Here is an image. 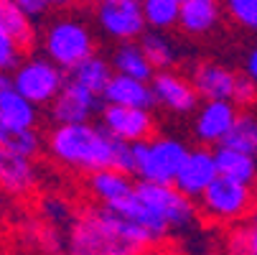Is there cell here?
I'll use <instances>...</instances> for the list:
<instances>
[{
    "instance_id": "obj_37",
    "label": "cell",
    "mask_w": 257,
    "mask_h": 255,
    "mask_svg": "<svg viewBox=\"0 0 257 255\" xmlns=\"http://www.w3.org/2000/svg\"><path fill=\"white\" fill-rule=\"evenodd\" d=\"M0 33H3V28H0Z\"/></svg>"
},
{
    "instance_id": "obj_33",
    "label": "cell",
    "mask_w": 257,
    "mask_h": 255,
    "mask_svg": "<svg viewBox=\"0 0 257 255\" xmlns=\"http://www.w3.org/2000/svg\"><path fill=\"white\" fill-rule=\"evenodd\" d=\"M242 74L257 87V46L249 49V54L244 56V71H242Z\"/></svg>"
},
{
    "instance_id": "obj_24",
    "label": "cell",
    "mask_w": 257,
    "mask_h": 255,
    "mask_svg": "<svg viewBox=\"0 0 257 255\" xmlns=\"http://www.w3.org/2000/svg\"><path fill=\"white\" fill-rule=\"evenodd\" d=\"M112 74H115L112 61L99 56V54H92V56H87L82 64H77L74 69L69 71V79L87 87V90H92V92H97V95H102L107 82L112 79Z\"/></svg>"
},
{
    "instance_id": "obj_8",
    "label": "cell",
    "mask_w": 257,
    "mask_h": 255,
    "mask_svg": "<svg viewBox=\"0 0 257 255\" xmlns=\"http://www.w3.org/2000/svg\"><path fill=\"white\" fill-rule=\"evenodd\" d=\"M94 16L99 31L117 44L138 41L148 31L143 0H99Z\"/></svg>"
},
{
    "instance_id": "obj_29",
    "label": "cell",
    "mask_w": 257,
    "mask_h": 255,
    "mask_svg": "<svg viewBox=\"0 0 257 255\" xmlns=\"http://www.w3.org/2000/svg\"><path fill=\"white\" fill-rule=\"evenodd\" d=\"M222 6L237 26L257 31V0H222Z\"/></svg>"
},
{
    "instance_id": "obj_22",
    "label": "cell",
    "mask_w": 257,
    "mask_h": 255,
    "mask_svg": "<svg viewBox=\"0 0 257 255\" xmlns=\"http://www.w3.org/2000/svg\"><path fill=\"white\" fill-rule=\"evenodd\" d=\"M138 44L143 46L145 56L151 59V64L156 66V71H166V69H173L176 61H178V46L176 41L166 31H158V28H148Z\"/></svg>"
},
{
    "instance_id": "obj_12",
    "label": "cell",
    "mask_w": 257,
    "mask_h": 255,
    "mask_svg": "<svg viewBox=\"0 0 257 255\" xmlns=\"http://www.w3.org/2000/svg\"><path fill=\"white\" fill-rule=\"evenodd\" d=\"M151 84H153L156 105L166 107V110H171L176 115H194L196 113L201 97H199L191 77H181L178 71L166 69V71H156Z\"/></svg>"
},
{
    "instance_id": "obj_13",
    "label": "cell",
    "mask_w": 257,
    "mask_h": 255,
    "mask_svg": "<svg viewBox=\"0 0 257 255\" xmlns=\"http://www.w3.org/2000/svg\"><path fill=\"white\" fill-rule=\"evenodd\" d=\"M219 179V166H216V156L209 145H199L191 148L186 161H183L178 176H176V187L191 197L194 202L201 199V194Z\"/></svg>"
},
{
    "instance_id": "obj_7",
    "label": "cell",
    "mask_w": 257,
    "mask_h": 255,
    "mask_svg": "<svg viewBox=\"0 0 257 255\" xmlns=\"http://www.w3.org/2000/svg\"><path fill=\"white\" fill-rule=\"evenodd\" d=\"M11 74H13V87L39 107H49L69 79V71L54 64L44 54L23 59Z\"/></svg>"
},
{
    "instance_id": "obj_31",
    "label": "cell",
    "mask_w": 257,
    "mask_h": 255,
    "mask_svg": "<svg viewBox=\"0 0 257 255\" xmlns=\"http://www.w3.org/2000/svg\"><path fill=\"white\" fill-rule=\"evenodd\" d=\"M254 100H257V87H254V84H252L244 74H239V79H237V90H234L232 102H234L237 107H249Z\"/></svg>"
},
{
    "instance_id": "obj_34",
    "label": "cell",
    "mask_w": 257,
    "mask_h": 255,
    "mask_svg": "<svg viewBox=\"0 0 257 255\" xmlns=\"http://www.w3.org/2000/svg\"><path fill=\"white\" fill-rule=\"evenodd\" d=\"M13 87V74L11 71H0V95H3L6 90Z\"/></svg>"
},
{
    "instance_id": "obj_20",
    "label": "cell",
    "mask_w": 257,
    "mask_h": 255,
    "mask_svg": "<svg viewBox=\"0 0 257 255\" xmlns=\"http://www.w3.org/2000/svg\"><path fill=\"white\" fill-rule=\"evenodd\" d=\"M0 120L16 130H31L39 125V105H33L16 87H11L0 95Z\"/></svg>"
},
{
    "instance_id": "obj_3",
    "label": "cell",
    "mask_w": 257,
    "mask_h": 255,
    "mask_svg": "<svg viewBox=\"0 0 257 255\" xmlns=\"http://www.w3.org/2000/svg\"><path fill=\"white\" fill-rule=\"evenodd\" d=\"M143 232H148L153 242L166 240L176 230H186L196 222V204L176 184H151L138 181L135 194L115 209Z\"/></svg>"
},
{
    "instance_id": "obj_4",
    "label": "cell",
    "mask_w": 257,
    "mask_h": 255,
    "mask_svg": "<svg viewBox=\"0 0 257 255\" xmlns=\"http://www.w3.org/2000/svg\"><path fill=\"white\" fill-rule=\"evenodd\" d=\"M189 145L173 135H153L133 145V176L151 184H176Z\"/></svg>"
},
{
    "instance_id": "obj_19",
    "label": "cell",
    "mask_w": 257,
    "mask_h": 255,
    "mask_svg": "<svg viewBox=\"0 0 257 255\" xmlns=\"http://www.w3.org/2000/svg\"><path fill=\"white\" fill-rule=\"evenodd\" d=\"M214 156H216L219 176L232 179V181H242V184H254L257 153H247V151L232 148V145H216Z\"/></svg>"
},
{
    "instance_id": "obj_14",
    "label": "cell",
    "mask_w": 257,
    "mask_h": 255,
    "mask_svg": "<svg viewBox=\"0 0 257 255\" xmlns=\"http://www.w3.org/2000/svg\"><path fill=\"white\" fill-rule=\"evenodd\" d=\"M138 181H133L130 171L120 168H102L89 174V194L97 199V204L120 209L133 194H135Z\"/></svg>"
},
{
    "instance_id": "obj_28",
    "label": "cell",
    "mask_w": 257,
    "mask_h": 255,
    "mask_svg": "<svg viewBox=\"0 0 257 255\" xmlns=\"http://www.w3.org/2000/svg\"><path fill=\"white\" fill-rule=\"evenodd\" d=\"M222 145H232V148H239L247 153H257V118L249 113H239L232 133L227 135V140Z\"/></svg>"
},
{
    "instance_id": "obj_25",
    "label": "cell",
    "mask_w": 257,
    "mask_h": 255,
    "mask_svg": "<svg viewBox=\"0 0 257 255\" xmlns=\"http://www.w3.org/2000/svg\"><path fill=\"white\" fill-rule=\"evenodd\" d=\"M0 145L21 153V156H28V158H36L44 148V138L39 135V130L31 128V130H16L11 125H6L0 120Z\"/></svg>"
},
{
    "instance_id": "obj_10",
    "label": "cell",
    "mask_w": 257,
    "mask_h": 255,
    "mask_svg": "<svg viewBox=\"0 0 257 255\" xmlns=\"http://www.w3.org/2000/svg\"><path fill=\"white\" fill-rule=\"evenodd\" d=\"M99 123L107 128L109 135L117 140L135 145L148 140L156 133V118L145 107H125V105H104L99 113Z\"/></svg>"
},
{
    "instance_id": "obj_1",
    "label": "cell",
    "mask_w": 257,
    "mask_h": 255,
    "mask_svg": "<svg viewBox=\"0 0 257 255\" xmlns=\"http://www.w3.org/2000/svg\"><path fill=\"white\" fill-rule=\"evenodd\" d=\"M46 151L64 168L84 174H94L102 168H120L133 174V145L109 135L102 123L54 125L46 135Z\"/></svg>"
},
{
    "instance_id": "obj_35",
    "label": "cell",
    "mask_w": 257,
    "mask_h": 255,
    "mask_svg": "<svg viewBox=\"0 0 257 255\" xmlns=\"http://www.w3.org/2000/svg\"><path fill=\"white\" fill-rule=\"evenodd\" d=\"M69 3H71V0H54L56 8H64V6H69Z\"/></svg>"
},
{
    "instance_id": "obj_9",
    "label": "cell",
    "mask_w": 257,
    "mask_h": 255,
    "mask_svg": "<svg viewBox=\"0 0 257 255\" xmlns=\"http://www.w3.org/2000/svg\"><path fill=\"white\" fill-rule=\"evenodd\" d=\"M104 107L102 95L66 79L64 90L56 95V100L49 105V115L54 125H71V123H92Z\"/></svg>"
},
{
    "instance_id": "obj_32",
    "label": "cell",
    "mask_w": 257,
    "mask_h": 255,
    "mask_svg": "<svg viewBox=\"0 0 257 255\" xmlns=\"http://www.w3.org/2000/svg\"><path fill=\"white\" fill-rule=\"evenodd\" d=\"M16 3H18L33 21H36V18H44L51 8H56L54 0H16Z\"/></svg>"
},
{
    "instance_id": "obj_21",
    "label": "cell",
    "mask_w": 257,
    "mask_h": 255,
    "mask_svg": "<svg viewBox=\"0 0 257 255\" xmlns=\"http://www.w3.org/2000/svg\"><path fill=\"white\" fill-rule=\"evenodd\" d=\"M109 61H112V69L117 74H127V77L145 79V82H153V77H156V66L151 64L148 56H145V51L138 41L117 44V49L109 56Z\"/></svg>"
},
{
    "instance_id": "obj_11",
    "label": "cell",
    "mask_w": 257,
    "mask_h": 255,
    "mask_svg": "<svg viewBox=\"0 0 257 255\" xmlns=\"http://www.w3.org/2000/svg\"><path fill=\"white\" fill-rule=\"evenodd\" d=\"M239 118L232 100H204L194 113V138L199 145H222Z\"/></svg>"
},
{
    "instance_id": "obj_30",
    "label": "cell",
    "mask_w": 257,
    "mask_h": 255,
    "mask_svg": "<svg viewBox=\"0 0 257 255\" xmlns=\"http://www.w3.org/2000/svg\"><path fill=\"white\" fill-rule=\"evenodd\" d=\"M23 46L8 36L6 31L0 33V71H16V66L23 61Z\"/></svg>"
},
{
    "instance_id": "obj_36",
    "label": "cell",
    "mask_w": 257,
    "mask_h": 255,
    "mask_svg": "<svg viewBox=\"0 0 257 255\" xmlns=\"http://www.w3.org/2000/svg\"><path fill=\"white\" fill-rule=\"evenodd\" d=\"M84 3H94V6H97V3H99V0H84Z\"/></svg>"
},
{
    "instance_id": "obj_27",
    "label": "cell",
    "mask_w": 257,
    "mask_h": 255,
    "mask_svg": "<svg viewBox=\"0 0 257 255\" xmlns=\"http://www.w3.org/2000/svg\"><path fill=\"white\" fill-rule=\"evenodd\" d=\"M229 255H257V207L247 214V220L227 240Z\"/></svg>"
},
{
    "instance_id": "obj_17",
    "label": "cell",
    "mask_w": 257,
    "mask_h": 255,
    "mask_svg": "<svg viewBox=\"0 0 257 255\" xmlns=\"http://www.w3.org/2000/svg\"><path fill=\"white\" fill-rule=\"evenodd\" d=\"M33 184H36L33 158L0 145V192L21 197V194H28Z\"/></svg>"
},
{
    "instance_id": "obj_18",
    "label": "cell",
    "mask_w": 257,
    "mask_h": 255,
    "mask_svg": "<svg viewBox=\"0 0 257 255\" xmlns=\"http://www.w3.org/2000/svg\"><path fill=\"white\" fill-rule=\"evenodd\" d=\"M222 0H183L178 26L189 36H206L222 21Z\"/></svg>"
},
{
    "instance_id": "obj_5",
    "label": "cell",
    "mask_w": 257,
    "mask_h": 255,
    "mask_svg": "<svg viewBox=\"0 0 257 255\" xmlns=\"http://www.w3.org/2000/svg\"><path fill=\"white\" fill-rule=\"evenodd\" d=\"M39 44L44 56H49L61 69L71 71L77 64L94 54V33L82 18L59 16L46 23Z\"/></svg>"
},
{
    "instance_id": "obj_23",
    "label": "cell",
    "mask_w": 257,
    "mask_h": 255,
    "mask_svg": "<svg viewBox=\"0 0 257 255\" xmlns=\"http://www.w3.org/2000/svg\"><path fill=\"white\" fill-rule=\"evenodd\" d=\"M0 28H3L8 36H13L23 49L36 44L33 18L16 3V0H0Z\"/></svg>"
},
{
    "instance_id": "obj_6",
    "label": "cell",
    "mask_w": 257,
    "mask_h": 255,
    "mask_svg": "<svg viewBox=\"0 0 257 255\" xmlns=\"http://www.w3.org/2000/svg\"><path fill=\"white\" fill-rule=\"evenodd\" d=\"M252 204H254L252 184H242V181H232L224 176H219L199 199L201 214L216 225L244 222L247 214L254 209Z\"/></svg>"
},
{
    "instance_id": "obj_16",
    "label": "cell",
    "mask_w": 257,
    "mask_h": 255,
    "mask_svg": "<svg viewBox=\"0 0 257 255\" xmlns=\"http://www.w3.org/2000/svg\"><path fill=\"white\" fill-rule=\"evenodd\" d=\"M104 105H125V107H145L153 110L156 105V95H153V84L145 79H135L127 74H112V79L107 82L104 92H102Z\"/></svg>"
},
{
    "instance_id": "obj_26",
    "label": "cell",
    "mask_w": 257,
    "mask_h": 255,
    "mask_svg": "<svg viewBox=\"0 0 257 255\" xmlns=\"http://www.w3.org/2000/svg\"><path fill=\"white\" fill-rule=\"evenodd\" d=\"M181 6H183V0H143V11H145L148 28L168 31V28L178 26Z\"/></svg>"
},
{
    "instance_id": "obj_2",
    "label": "cell",
    "mask_w": 257,
    "mask_h": 255,
    "mask_svg": "<svg viewBox=\"0 0 257 255\" xmlns=\"http://www.w3.org/2000/svg\"><path fill=\"white\" fill-rule=\"evenodd\" d=\"M151 245L148 232L102 204L82 209L66 235V255H145Z\"/></svg>"
},
{
    "instance_id": "obj_15",
    "label": "cell",
    "mask_w": 257,
    "mask_h": 255,
    "mask_svg": "<svg viewBox=\"0 0 257 255\" xmlns=\"http://www.w3.org/2000/svg\"><path fill=\"white\" fill-rule=\"evenodd\" d=\"M239 74L219 61H199L191 69V82L201 100H232Z\"/></svg>"
}]
</instances>
